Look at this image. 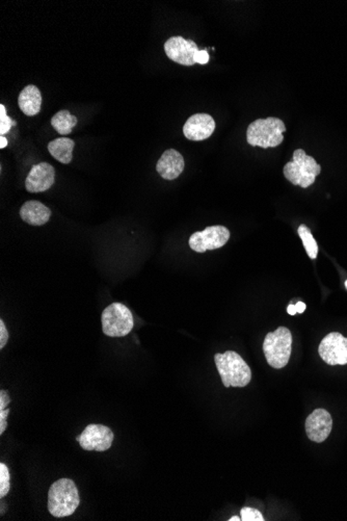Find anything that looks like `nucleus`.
Here are the masks:
<instances>
[{
    "instance_id": "nucleus-24",
    "label": "nucleus",
    "mask_w": 347,
    "mask_h": 521,
    "mask_svg": "<svg viewBox=\"0 0 347 521\" xmlns=\"http://www.w3.org/2000/svg\"><path fill=\"white\" fill-rule=\"evenodd\" d=\"M8 413H10V409L6 408L4 409V410H0V435H2L4 431H6V427H8L6 418H8Z\"/></svg>"
},
{
    "instance_id": "nucleus-16",
    "label": "nucleus",
    "mask_w": 347,
    "mask_h": 521,
    "mask_svg": "<svg viewBox=\"0 0 347 521\" xmlns=\"http://www.w3.org/2000/svg\"><path fill=\"white\" fill-rule=\"evenodd\" d=\"M18 104H19L20 110L23 111L26 116L38 115L41 111L42 95L39 89L33 84L25 86L20 93L18 98Z\"/></svg>"
},
{
    "instance_id": "nucleus-25",
    "label": "nucleus",
    "mask_w": 347,
    "mask_h": 521,
    "mask_svg": "<svg viewBox=\"0 0 347 521\" xmlns=\"http://www.w3.org/2000/svg\"><path fill=\"white\" fill-rule=\"evenodd\" d=\"M195 64L205 65L209 62V53L207 50H199L195 55Z\"/></svg>"
},
{
    "instance_id": "nucleus-23",
    "label": "nucleus",
    "mask_w": 347,
    "mask_h": 521,
    "mask_svg": "<svg viewBox=\"0 0 347 521\" xmlns=\"http://www.w3.org/2000/svg\"><path fill=\"white\" fill-rule=\"evenodd\" d=\"M8 332L6 330V325L2 320H0V349H4L8 344Z\"/></svg>"
},
{
    "instance_id": "nucleus-31",
    "label": "nucleus",
    "mask_w": 347,
    "mask_h": 521,
    "mask_svg": "<svg viewBox=\"0 0 347 521\" xmlns=\"http://www.w3.org/2000/svg\"><path fill=\"white\" fill-rule=\"evenodd\" d=\"M346 289H347V280L346 281Z\"/></svg>"
},
{
    "instance_id": "nucleus-4",
    "label": "nucleus",
    "mask_w": 347,
    "mask_h": 521,
    "mask_svg": "<svg viewBox=\"0 0 347 521\" xmlns=\"http://www.w3.org/2000/svg\"><path fill=\"white\" fill-rule=\"evenodd\" d=\"M283 172L285 178L291 184L307 189L314 184L316 176L322 172V167L302 149H297L293 153L292 162L285 164Z\"/></svg>"
},
{
    "instance_id": "nucleus-17",
    "label": "nucleus",
    "mask_w": 347,
    "mask_h": 521,
    "mask_svg": "<svg viewBox=\"0 0 347 521\" xmlns=\"http://www.w3.org/2000/svg\"><path fill=\"white\" fill-rule=\"evenodd\" d=\"M75 142L68 138H59L48 144V151L57 162L62 164H70L73 158V149Z\"/></svg>"
},
{
    "instance_id": "nucleus-29",
    "label": "nucleus",
    "mask_w": 347,
    "mask_h": 521,
    "mask_svg": "<svg viewBox=\"0 0 347 521\" xmlns=\"http://www.w3.org/2000/svg\"><path fill=\"white\" fill-rule=\"evenodd\" d=\"M6 146H8V140L4 135H1V138H0V148L4 149Z\"/></svg>"
},
{
    "instance_id": "nucleus-6",
    "label": "nucleus",
    "mask_w": 347,
    "mask_h": 521,
    "mask_svg": "<svg viewBox=\"0 0 347 521\" xmlns=\"http://www.w3.org/2000/svg\"><path fill=\"white\" fill-rule=\"evenodd\" d=\"M102 330L110 337H124L132 331L135 320L130 309L122 303H113L101 315Z\"/></svg>"
},
{
    "instance_id": "nucleus-12",
    "label": "nucleus",
    "mask_w": 347,
    "mask_h": 521,
    "mask_svg": "<svg viewBox=\"0 0 347 521\" xmlns=\"http://www.w3.org/2000/svg\"><path fill=\"white\" fill-rule=\"evenodd\" d=\"M55 181V170L48 162L35 164L25 180V188L30 193L48 191Z\"/></svg>"
},
{
    "instance_id": "nucleus-26",
    "label": "nucleus",
    "mask_w": 347,
    "mask_h": 521,
    "mask_svg": "<svg viewBox=\"0 0 347 521\" xmlns=\"http://www.w3.org/2000/svg\"><path fill=\"white\" fill-rule=\"evenodd\" d=\"M11 403V398L8 396V391H0V410L6 409V406Z\"/></svg>"
},
{
    "instance_id": "nucleus-20",
    "label": "nucleus",
    "mask_w": 347,
    "mask_h": 521,
    "mask_svg": "<svg viewBox=\"0 0 347 521\" xmlns=\"http://www.w3.org/2000/svg\"><path fill=\"white\" fill-rule=\"evenodd\" d=\"M11 489V476L8 466L0 464V498H4Z\"/></svg>"
},
{
    "instance_id": "nucleus-22",
    "label": "nucleus",
    "mask_w": 347,
    "mask_h": 521,
    "mask_svg": "<svg viewBox=\"0 0 347 521\" xmlns=\"http://www.w3.org/2000/svg\"><path fill=\"white\" fill-rule=\"evenodd\" d=\"M240 517L242 521H264L263 515L258 510L250 507L242 508Z\"/></svg>"
},
{
    "instance_id": "nucleus-10",
    "label": "nucleus",
    "mask_w": 347,
    "mask_h": 521,
    "mask_svg": "<svg viewBox=\"0 0 347 521\" xmlns=\"http://www.w3.org/2000/svg\"><path fill=\"white\" fill-rule=\"evenodd\" d=\"M164 51L169 59L183 66H193L195 55L199 51L197 44L183 37H172L164 43Z\"/></svg>"
},
{
    "instance_id": "nucleus-11",
    "label": "nucleus",
    "mask_w": 347,
    "mask_h": 521,
    "mask_svg": "<svg viewBox=\"0 0 347 521\" xmlns=\"http://www.w3.org/2000/svg\"><path fill=\"white\" fill-rule=\"evenodd\" d=\"M307 435L312 442H324L331 434L333 427V420L331 414L324 409H316L307 418L306 424Z\"/></svg>"
},
{
    "instance_id": "nucleus-15",
    "label": "nucleus",
    "mask_w": 347,
    "mask_h": 521,
    "mask_svg": "<svg viewBox=\"0 0 347 521\" xmlns=\"http://www.w3.org/2000/svg\"><path fill=\"white\" fill-rule=\"evenodd\" d=\"M20 217L32 226H42L49 221L51 211L39 201H28L20 209Z\"/></svg>"
},
{
    "instance_id": "nucleus-5",
    "label": "nucleus",
    "mask_w": 347,
    "mask_h": 521,
    "mask_svg": "<svg viewBox=\"0 0 347 521\" xmlns=\"http://www.w3.org/2000/svg\"><path fill=\"white\" fill-rule=\"evenodd\" d=\"M292 335L288 328L279 327L269 332L263 342V352L268 364L273 369H283L288 364L291 356Z\"/></svg>"
},
{
    "instance_id": "nucleus-9",
    "label": "nucleus",
    "mask_w": 347,
    "mask_h": 521,
    "mask_svg": "<svg viewBox=\"0 0 347 521\" xmlns=\"http://www.w3.org/2000/svg\"><path fill=\"white\" fill-rule=\"evenodd\" d=\"M318 353L326 364H347V338L338 332L328 334L320 342Z\"/></svg>"
},
{
    "instance_id": "nucleus-18",
    "label": "nucleus",
    "mask_w": 347,
    "mask_h": 521,
    "mask_svg": "<svg viewBox=\"0 0 347 521\" xmlns=\"http://www.w3.org/2000/svg\"><path fill=\"white\" fill-rule=\"evenodd\" d=\"M76 124L77 118L71 115L70 111L66 110L55 113L51 119V125L61 135H70Z\"/></svg>"
},
{
    "instance_id": "nucleus-28",
    "label": "nucleus",
    "mask_w": 347,
    "mask_h": 521,
    "mask_svg": "<svg viewBox=\"0 0 347 521\" xmlns=\"http://www.w3.org/2000/svg\"><path fill=\"white\" fill-rule=\"evenodd\" d=\"M287 313H289L290 315H295L297 313V307H295V305H289L288 308H287Z\"/></svg>"
},
{
    "instance_id": "nucleus-7",
    "label": "nucleus",
    "mask_w": 347,
    "mask_h": 521,
    "mask_svg": "<svg viewBox=\"0 0 347 521\" xmlns=\"http://www.w3.org/2000/svg\"><path fill=\"white\" fill-rule=\"evenodd\" d=\"M230 231L224 226L207 227L203 231L193 233L188 240L191 250L197 253L217 250L228 242Z\"/></svg>"
},
{
    "instance_id": "nucleus-19",
    "label": "nucleus",
    "mask_w": 347,
    "mask_h": 521,
    "mask_svg": "<svg viewBox=\"0 0 347 521\" xmlns=\"http://www.w3.org/2000/svg\"><path fill=\"white\" fill-rule=\"evenodd\" d=\"M297 233H299L300 240H302L305 250H306L309 257L311 259H315L318 255V245L312 233H311L310 229L306 225L302 224L297 229Z\"/></svg>"
},
{
    "instance_id": "nucleus-13",
    "label": "nucleus",
    "mask_w": 347,
    "mask_h": 521,
    "mask_svg": "<svg viewBox=\"0 0 347 521\" xmlns=\"http://www.w3.org/2000/svg\"><path fill=\"white\" fill-rule=\"evenodd\" d=\"M215 130V121L208 113H195L188 118L183 126V133L190 141L209 139Z\"/></svg>"
},
{
    "instance_id": "nucleus-8",
    "label": "nucleus",
    "mask_w": 347,
    "mask_h": 521,
    "mask_svg": "<svg viewBox=\"0 0 347 521\" xmlns=\"http://www.w3.org/2000/svg\"><path fill=\"white\" fill-rule=\"evenodd\" d=\"M115 435L110 427L103 425L91 424L77 436L81 449L84 451L106 452L110 449Z\"/></svg>"
},
{
    "instance_id": "nucleus-30",
    "label": "nucleus",
    "mask_w": 347,
    "mask_h": 521,
    "mask_svg": "<svg viewBox=\"0 0 347 521\" xmlns=\"http://www.w3.org/2000/svg\"><path fill=\"white\" fill-rule=\"evenodd\" d=\"M241 520V517H239V516H233V517H231L229 521H240Z\"/></svg>"
},
{
    "instance_id": "nucleus-21",
    "label": "nucleus",
    "mask_w": 347,
    "mask_h": 521,
    "mask_svg": "<svg viewBox=\"0 0 347 521\" xmlns=\"http://www.w3.org/2000/svg\"><path fill=\"white\" fill-rule=\"evenodd\" d=\"M16 125V122L13 121L8 115H6V108L4 104L0 106V135H4L10 133L12 126Z\"/></svg>"
},
{
    "instance_id": "nucleus-14",
    "label": "nucleus",
    "mask_w": 347,
    "mask_h": 521,
    "mask_svg": "<svg viewBox=\"0 0 347 521\" xmlns=\"http://www.w3.org/2000/svg\"><path fill=\"white\" fill-rule=\"evenodd\" d=\"M184 158L175 149H169L162 153L157 162V171L164 179L174 180L179 177L184 170Z\"/></svg>"
},
{
    "instance_id": "nucleus-3",
    "label": "nucleus",
    "mask_w": 347,
    "mask_h": 521,
    "mask_svg": "<svg viewBox=\"0 0 347 521\" xmlns=\"http://www.w3.org/2000/svg\"><path fill=\"white\" fill-rule=\"evenodd\" d=\"M285 131L286 126L281 119L273 117L258 119L249 125L246 130V141L253 147L275 148L284 141Z\"/></svg>"
},
{
    "instance_id": "nucleus-27",
    "label": "nucleus",
    "mask_w": 347,
    "mask_h": 521,
    "mask_svg": "<svg viewBox=\"0 0 347 521\" xmlns=\"http://www.w3.org/2000/svg\"><path fill=\"white\" fill-rule=\"evenodd\" d=\"M295 307H297V313H302L305 310H306V304L302 302H297V304H295Z\"/></svg>"
},
{
    "instance_id": "nucleus-2",
    "label": "nucleus",
    "mask_w": 347,
    "mask_h": 521,
    "mask_svg": "<svg viewBox=\"0 0 347 521\" xmlns=\"http://www.w3.org/2000/svg\"><path fill=\"white\" fill-rule=\"evenodd\" d=\"M215 365L224 387H244L252 380V371L241 356L227 351L215 356Z\"/></svg>"
},
{
    "instance_id": "nucleus-1",
    "label": "nucleus",
    "mask_w": 347,
    "mask_h": 521,
    "mask_svg": "<svg viewBox=\"0 0 347 521\" xmlns=\"http://www.w3.org/2000/svg\"><path fill=\"white\" fill-rule=\"evenodd\" d=\"M80 504L76 485L70 478H59L51 485L48 492V511L57 518L71 516Z\"/></svg>"
}]
</instances>
